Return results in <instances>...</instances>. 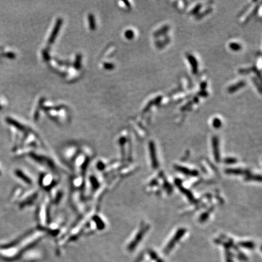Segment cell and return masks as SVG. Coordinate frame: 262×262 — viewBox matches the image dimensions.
I'll list each match as a JSON object with an SVG mask.
<instances>
[{"label": "cell", "mask_w": 262, "mask_h": 262, "mask_svg": "<svg viewBox=\"0 0 262 262\" xmlns=\"http://www.w3.org/2000/svg\"><path fill=\"white\" fill-rule=\"evenodd\" d=\"M209 213H210L209 211H207V212L203 213L200 217V222H205L207 219V218L209 216V214H210Z\"/></svg>", "instance_id": "cell-13"}, {"label": "cell", "mask_w": 262, "mask_h": 262, "mask_svg": "<svg viewBox=\"0 0 262 262\" xmlns=\"http://www.w3.org/2000/svg\"><path fill=\"white\" fill-rule=\"evenodd\" d=\"M229 47H230L231 49H232L234 51H239L241 49V45L237 44V43H231V45H229Z\"/></svg>", "instance_id": "cell-11"}, {"label": "cell", "mask_w": 262, "mask_h": 262, "mask_svg": "<svg viewBox=\"0 0 262 262\" xmlns=\"http://www.w3.org/2000/svg\"><path fill=\"white\" fill-rule=\"evenodd\" d=\"M246 180H255V181H261V176L260 175H248L247 177L245 178Z\"/></svg>", "instance_id": "cell-9"}, {"label": "cell", "mask_w": 262, "mask_h": 262, "mask_svg": "<svg viewBox=\"0 0 262 262\" xmlns=\"http://www.w3.org/2000/svg\"><path fill=\"white\" fill-rule=\"evenodd\" d=\"M239 245L246 249H253L255 247V244L252 242H241L239 243Z\"/></svg>", "instance_id": "cell-8"}, {"label": "cell", "mask_w": 262, "mask_h": 262, "mask_svg": "<svg viewBox=\"0 0 262 262\" xmlns=\"http://www.w3.org/2000/svg\"><path fill=\"white\" fill-rule=\"evenodd\" d=\"M149 228V226H146L144 227H142V229L140 230V231L136 234V238L134 240V241L132 242V244H131V245L129 246V248L131 249H134V247L139 243V242L142 240V238H143V236L145 235V233L148 231Z\"/></svg>", "instance_id": "cell-3"}, {"label": "cell", "mask_w": 262, "mask_h": 262, "mask_svg": "<svg viewBox=\"0 0 262 262\" xmlns=\"http://www.w3.org/2000/svg\"><path fill=\"white\" fill-rule=\"evenodd\" d=\"M186 232V230L184 228L179 229L176 232L175 234L173 236L172 239L169 241L168 244L166 245V248L164 250V253L166 254L169 253L174 248V247L175 246V244L177 243V242L180 240L181 237L185 234Z\"/></svg>", "instance_id": "cell-1"}, {"label": "cell", "mask_w": 262, "mask_h": 262, "mask_svg": "<svg viewBox=\"0 0 262 262\" xmlns=\"http://www.w3.org/2000/svg\"><path fill=\"white\" fill-rule=\"evenodd\" d=\"M174 168L176 169V171L181 172V173H182V174H183L186 175L196 177L199 175V172H197V171H192V170H190V169L186 168V167H183V166H181L175 165V166H174Z\"/></svg>", "instance_id": "cell-4"}, {"label": "cell", "mask_w": 262, "mask_h": 262, "mask_svg": "<svg viewBox=\"0 0 262 262\" xmlns=\"http://www.w3.org/2000/svg\"><path fill=\"white\" fill-rule=\"evenodd\" d=\"M149 153L150 157L151 159L152 166L154 169H157L158 167V162L157 157V153L155 146L153 142H151L149 144Z\"/></svg>", "instance_id": "cell-2"}, {"label": "cell", "mask_w": 262, "mask_h": 262, "mask_svg": "<svg viewBox=\"0 0 262 262\" xmlns=\"http://www.w3.org/2000/svg\"><path fill=\"white\" fill-rule=\"evenodd\" d=\"M225 163L226 164H234V163L237 162V160L234 158H226L225 159Z\"/></svg>", "instance_id": "cell-12"}, {"label": "cell", "mask_w": 262, "mask_h": 262, "mask_svg": "<svg viewBox=\"0 0 262 262\" xmlns=\"http://www.w3.org/2000/svg\"><path fill=\"white\" fill-rule=\"evenodd\" d=\"M0 174H1V172H0Z\"/></svg>", "instance_id": "cell-15"}, {"label": "cell", "mask_w": 262, "mask_h": 262, "mask_svg": "<svg viewBox=\"0 0 262 262\" xmlns=\"http://www.w3.org/2000/svg\"><path fill=\"white\" fill-rule=\"evenodd\" d=\"M212 125L213 127H214L216 129L220 128L222 125V122L218 118H215L212 121Z\"/></svg>", "instance_id": "cell-10"}, {"label": "cell", "mask_w": 262, "mask_h": 262, "mask_svg": "<svg viewBox=\"0 0 262 262\" xmlns=\"http://www.w3.org/2000/svg\"><path fill=\"white\" fill-rule=\"evenodd\" d=\"M15 174L16 175L20 178L21 179H22V180L25 181L27 183H31V180L30 179V178H29L27 175H26L25 174H24L23 172H22L21 171L17 169L15 171Z\"/></svg>", "instance_id": "cell-7"}, {"label": "cell", "mask_w": 262, "mask_h": 262, "mask_svg": "<svg viewBox=\"0 0 262 262\" xmlns=\"http://www.w3.org/2000/svg\"><path fill=\"white\" fill-rule=\"evenodd\" d=\"M212 147H213V152H214L216 162L218 163L220 161V151H219L218 141V138L216 136L212 138Z\"/></svg>", "instance_id": "cell-5"}, {"label": "cell", "mask_w": 262, "mask_h": 262, "mask_svg": "<svg viewBox=\"0 0 262 262\" xmlns=\"http://www.w3.org/2000/svg\"><path fill=\"white\" fill-rule=\"evenodd\" d=\"M225 172L227 174H233V175H240L243 174H247V171H244L240 169H235V168H230L226 169Z\"/></svg>", "instance_id": "cell-6"}, {"label": "cell", "mask_w": 262, "mask_h": 262, "mask_svg": "<svg viewBox=\"0 0 262 262\" xmlns=\"http://www.w3.org/2000/svg\"><path fill=\"white\" fill-rule=\"evenodd\" d=\"M149 254H150V256H151V257L152 259L155 260H157L158 259V255H157V254L155 253V252L151 251L149 253Z\"/></svg>", "instance_id": "cell-14"}]
</instances>
